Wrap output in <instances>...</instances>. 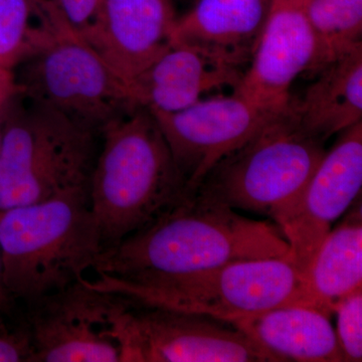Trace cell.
I'll return each instance as SVG.
<instances>
[{
	"instance_id": "obj_1",
	"label": "cell",
	"mask_w": 362,
	"mask_h": 362,
	"mask_svg": "<svg viewBox=\"0 0 362 362\" xmlns=\"http://www.w3.org/2000/svg\"><path fill=\"white\" fill-rule=\"evenodd\" d=\"M277 226L252 220L194 192L100 252L97 277L144 281L180 277L245 259L289 255Z\"/></svg>"
},
{
	"instance_id": "obj_2",
	"label": "cell",
	"mask_w": 362,
	"mask_h": 362,
	"mask_svg": "<svg viewBox=\"0 0 362 362\" xmlns=\"http://www.w3.org/2000/svg\"><path fill=\"white\" fill-rule=\"evenodd\" d=\"M187 195L153 114L138 106L105 131L88 185L103 250L129 237Z\"/></svg>"
},
{
	"instance_id": "obj_3",
	"label": "cell",
	"mask_w": 362,
	"mask_h": 362,
	"mask_svg": "<svg viewBox=\"0 0 362 362\" xmlns=\"http://www.w3.org/2000/svg\"><path fill=\"white\" fill-rule=\"evenodd\" d=\"M102 251L88 185L0 213L4 280L16 301L35 303L78 282Z\"/></svg>"
},
{
	"instance_id": "obj_4",
	"label": "cell",
	"mask_w": 362,
	"mask_h": 362,
	"mask_svg": "<svg viewBox=\"0 0 362 362\" xmlns=\"http://www.w3.org/2000/svg\"><path fill=\"white\" fill-rule=\"evenodd\" d=\"M0 118V213L89 185L101 136L18 92Z\"/></svg>"
},
{
	"instance_id": "obj_5",
	"label": "cell",
	"mask_w": 362,
	"mask_h": 362,
	"mask_svg": "<svg viewBox=\"0 0 362 362\" xmlns=\"http://www.w3.org/2000/svg\"><path fill=\"white\" fill-rule=\"evenodd\" d=\"M90 287L137 303L232 322L301 304L304 273L289 257L245 259L180 277L144 281L86 279Z\"/></svg>"
},
{
	"instance_id": "obj_6",
	"label": "cell",
	"mask_w": 362,
	"mask_h": 362,
	"mask_svg": "<svg viewBox=\"0 0 362 362\" xmlns=\"http://www.w3.org/2000/svg\"><path fill=\"white\" fill-rule=\"evenodd\" d=\"M324 145L300 127L289 108L216 164L195 192L277 226L303 194L325 156Z\"/></svg>"
},
{
	"instance_id": "obj_7",
	"label": "cell",
	"mask_w": 362,
	"mask_h": 362,
	"mask_svg": "<svg viewBox=\"0 0 362 362\" xmlns=\"http://www.w3.org/2000/svg\"><path fill=\"white\" fill-rule=\"evenodd\" d=\"M16 90L102 136L137 108L129 86L65 26L13 70Z\"/></svg>"
},
{
	"instance_id": "obj_8",
	"label": "cell",
	"mask_w": 362,
	"mask_h": 362,
	"mask_svg": "<svg viewBox=\"0 0 362 362\" xmlns=\"http://www.w3.org/2000/svg\"><path fill=\"white\" fill-rule=\"evenodd\" d=\"M115 328L123 362L279 361L228 321L122 296Z\"/></svg>"
},
{
	"instance_id": "obj_9",
	"label": "cell",
	"mask_w": 362,
	"mask_h": 362,
	"mask_svg": "<svg viewBox=\"0 0 362 362\" xmlns=\"http://www.w3.org/2000/svg\"><path fill=\"white\" fill-rule=\"evenodd\" d=\"M119 297L85 278L28 305L32 362H123L116 335Z\"/></svg>"
},
{
	"instance_id": "obj_10",
	"label": "cell",
	"mask_w": 362,
	"mask_h": 362,
	"mask_svg": "<svg viewBox=\"0 0 362 362\" xmlns=\"http://www.w3.org/2000/svg\"><path fill=\"white\" fill-rule=\"evenodd\" d=\"M151 113L187 183V194H194L216 164L280 115L264 110L237 92L202 99L171 113Z\"/></svg>"
},
{
	"instance_id": "obj_11",
	"label": "cell",
	"mask_w": 362,
	"mask_h": 362,
	"mask_svg": "<svg viewBox=\"0 0 362 362\" xmlns=\"http://www.w3.org/2000/svg\"><path fill=\"white\" fill-rule=\"evenodd\" d=\"M362 187V121L343 131L326 151L303 194L277 226L289 257L307 271L324 238L358 199Z\"/></svg>"
},
{
	"instance_id": "obj_12",
	"label": "cell",
	"mask_w": 362,
	"mask_h": 362,
	"mask_svg": "<svg viewBox=\"0 0 362 362\" xmlns=\"http://www.w3.org/2000/svg\"><path fill=\"white\" fill-rule=\"evenodd\" d=\"M317 45L305 0H271L261 37L233 92L273 114L289 110L290 88L313 71Z\"/></svg>"
},
{
	"instance_id": "obj_13",
	"label": "cell",
	"mask_w": 362,
	"mask_h": 362,
	"mask_svg": "<svg viewBox=\"0 0 362 362\" xmlns=\"http://www.w3.org/2000/svg\"><path fill=\"white\" fill-rule=\"evenodd\" d=\"M175 21L170 0H102L84 40L130 86L168 49Z\"/></svg>"
},
{
	"instance_id": "obj_14",
	"label": "cell",
	"mask_w": 362,
	"mask_h": 362,
	"mask_svg": "<svg viewBox=\"0 0 362 362\" xmlns=\"http://www.w3.org/2000/svg\"><path fill=\"white\" fill-rule=\"evenodd\" d=\"M244 71L237 65L181 42H171L131 82L137 106L171 113L187 108L213 90L237 89Z\"/></svg>"
},
{
	"instance_id": "obj_15",
	"label": "cell",
	"mask_w": 362,
	"mask_h": 362,
	"mask_svg": "<svg viewBox=\"0 0 362 362\" xmlns=\"http://www.w3.org/2000/svg\"><path fill=\"white\" fill-rule=\"evenodd\" d=\"M271 0H199L173 26L171 42L199 47L242 68L252 59Z\"/></svg>"
},
{
	"instance_id": "obj_16",
	"label": "cell",
	"mask_w": 362,
	"mask_h": 362,
	"mask_svg": "<svg viewBox=\"0 0 362 362\" xmlns=\"http://www.w3.org/2000/svg\"><path fill=\"white\" fill-rule=\"evenodd\" d=\"M329 318L312 307L291 304L230 323L279 361L341 362Z\"/></svg>"
},
{
	"instance_id": "obj_17",
	"label": "cell",
	"mask_w": 362,
	"mask_h": 362,
	"mask_svg": "<svg viewBox=\"0 0 362 362\" xmlns=\"http://www.w3.org/2000/svg\"><path fill=\"white\" fill-rule=\"evenodd\" d=\"M301 101L290 103L300 127L326 142L362 119V44L320 71Z\"/></svg>"
},
{
	"instance_id": "obj_18",
	"label": "cell",
	"mask_w": 362,
	"mask_h": 362,
	"mask_svg": "<svg viewBox=\"0 0 362 362\" xmlns=\"http://www.w3.org/2000/svg\"><path fill=\"white\" fill-rule=\"evenodd\" d=\"M354 206L324 238L304 274L300 305L329 317L343 298L362 289V207L358 199Z\"/></svg>"
},
{
	"instance_id": "obj_19",
	"label": "cell",
	"mask_w": 362,
	"mask_h": 362,
	"mask_svg": "<svg viewBox=\"0 0 362 362\" xmlns=\"http://www.w3.org/2000/svg\"><path fill=\"white\" fill-rule=\"evenodd\" d=\"M305 11L316 40L314 73L362 44V0H305Z\"/></svg>"
},
{
	"instance_id": "obj_20",
	"label": "cell",
	"mask_w": 362,
	"mask_h": 362,
	"mask_svg": "<svg viewBox=\"0 0 362 362\" xmlns=\"http://www.w3.org/2000/svg\"><path fill=\"white\" fill-rule=\"evenodd\" d=\"M57 32L33 0H0V66L13 71Z\"/></svg>"
},
{
	"instance_id": "obj_21",
	"label": "cell",
	"mask_w": 362,
	"mask_h": 362,
	"mask_svg": "<svg viewBox=\"0 0 362 362\" xmlns=\"http://www.w3.org/2000/svg\"><path fill=\"white\" fill-rule=\"evenodd\" d=\"M337 337L343 361H362V289L352 292L337 305Z\"/></svg>"
},
{
	"instance_id": "obj_22",
	"label": "cell",
	"mask_w": 362,
	"mask_h": 362,
	"mask_svg": "<svg viewBox=\"0 0 362 362\" xmlns=\"http://www.w3.org/2000/svg\"><path fill=\"white\" fill-rule=\"evenodd\" d=\"M66 25L84 39L94 23L102 0H52Z\"/></svg>"
},
{
	"instance_id": "obj_23",
	"label": "cell",
	"mask_w": 362,
	"mask_h": 362,
	"mask_svg": "<svg viewBox=\"0 0 362 362\" xmlns=\"http://www.w3.org/2000/svg\"><path fill=\"white\" fill-rule=\"evenodd\" d=\"M33 346L25 323L11 328L0 323V362H32Z\"/></svg>"
},
{
	"instance_id": "obj_24",
	"label": "cell",
	"mask_w": 362,
	"mask_h": 362,
	"mask_svg": "<svg viewBox=\"0 0 362 362\" xmlns=\"http://www.w3.org/2000/svg\"><path fill=\"white\" fill-rule=\"evenodd\" d=\"M16 86L14 82L13 71L0 66V116L6 110L7 105L16 94Z\"/></svg>"
},
{
	"instance_id": "obj_25",
	"label": "cell",
	"mask_w": 362,
	"mask_h": 362,
	"mask_svg": "<svg viewBox=\"0 0 362 362\" xmlns=\"http://www.w3.org/2000/svg\"><path fill=\"white\" fill-rule=\"evenodd\" d=\"M14 302L16 300L7 290L4 280L1 257H0V323L6 322L7 318L13 315Z\"/></svg>"
},
{
	"instance_id": "obj_26",
	"label": "cell",
	"mask_w": 362,
	"mask_h": 362,
	"mask_svg": "<svg viewBox=\"0 0 362 362\" xmlns=\"http://www.w3.org/2000/svg\"><path fill=\"white\" fill-rule=\"evenodd\" d=\"M33 1H35V4H37V6H39L45 13V6H47V1H49V0H33Z\"/></svg>"
}]
</instances>
